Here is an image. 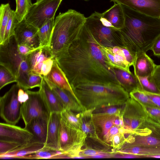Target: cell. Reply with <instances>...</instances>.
<instances>
[{
	"instance_id": "5bb4252c",
	"label": "cell",
	"mask_w": 160,
	"mask_h": 160,
	"mask_svg": "<svg viewBox=\"0 0 160 160\" xmlns=\"http://www.w3.org/2000/svg\"><path fill=\"white\" fill-rule=\"evenodd\" d=\"M139 12L160 18V0H110Z\"/></svg>"
},
{
	"instance_id": "9a60e30c",
	"label": "cell",
	"mask_w": 160,
	"mask_h": 160,
	"mask_svg": "<svg viewBox=\"0 0 160 160\" xmlns=\"http://www.w3.org/2000/svg\"><path fill=\"white\" fill-rule=\"evenodd\" d=\"M61 118V113H50L48 121L47 139L45 147L60 151L59 139Z\"/></svg>"
},
{
	"instance_id": "e0dca14e",
	"label": "cell",
	"mask_w": 160,
	"mask_h": 160,
	"mask_svg": "<svg viewBox=\"0 0 160 160\" xmlns=\"http://www.w3.org/2000/svg\"><path fill=\"white\" fill-rule=\"evenodd\" d=\"M48 120L42 118H35L25 125V128L33 136L30 142L45 145L47 139Z\"/></svg>"
},
{
	"instance_id": "d590c367",
	"label": "cell",
	"mask_w": 160,
	"mask_h": 160,
	"mask_svg": "<svg viewBox=\"0 0 160 160\" xmlns=\"http://www.w3.org/2000/svg\"><path fill=\"white\" fill-rule=\"evenodd\" d=\"M129 94L130 98L142 106L156 107L148 96L142 90L139 89L134 90L130 92Z\"/></svg>"
},
{
	"instance_id": "cb8c5ba5",
	"label": "cell",
	"mask_w": 160,
	"mask_h": 160,
	"mask_svg": "<svg viewBox=\"0 0 160 160\" xmlns=\"http://www.w3.org/2000/svg\"><path fill=\"white\" fill-rule=\"evenodd\" d=\"M44 77L58 87L70 92L77 100L72 87L65 73L55 59L51 71L46 76Z\"/></svg>"
},
{
	"instance_id": "f35d334b",
	"label": "cell",
	"mask_w": 160,
	"mask_h": 160,
	"mask_svg": "<svg viewBox=\"0 0 160 160\" xmlns=\"http://www.w3.org/2000/svg\"><path fill=\"white\" fill-rule=\"evenodd\" d=\"M43 79V76L30 72L28 76L27 90L36 87L39 88L42 84Z\"/></svg>"
},
{
	"instance_id": "d6a6232c",
	"label": "cell",
	"mask_w": 160,
	"mask_h": 160,
	"mask_svg": "<svg viewBox=\"0 0 160 160\" xmlns=\"http://www.w3.org/2000/svg\"><path fill=\"white\" fill-rule=\"evenodd\" d=\"M81 112L76 114L70 109H65L61 114L62 118L67 123L81 130Z\"/></svg>"
},
{
	"instance_id": "ffe728a7",
	"label": "cell",
	"mask_w": 160,
	"mask_h": 160,
	"mask_svg": "<svg viewBox=\"0 0 160 160\" xmlns=\"http://www.w3.org/2000/svg\"><path fill=\"white\" fill-rule=\"evenodd\" d=\"M156 65L146 52H137L133 65L134 74L138 77H144L152 75Z\"/></svg>"
},
{
	"instance_id": "1f68e13d",
	"label": "cell",
	"mask_w": 160,
	"mask_h": 160,
	"mask_svg": "<svg viewBox=\"0 0 160 160\" xmlns=\"http://www.w3.org/2000/svg\"><path fill=\"white\" fill-rule=\"evenodd\" d=\"M9 3L2 4L0 7V44L4 40L5 30L12 11Z\"/></svg>"
},
{
	"instance_id": "8d00e7d4",
	"label": "cell",
	"mask_w": 160,
	"mask_h": 160,
	"mask_svg": "<svg viewBox=\"0 0 160 160\" xmlns=\"http://www.w3.org/2000/svg\"><path fill=\"white\" fill-rule=\"evenodd\" d=\"M0 66V89L5 86L17 81L15 77L7 69L2 65Z\"/></svg>"
},
{
	"instance_id": "74e56055",
	"label": "cell",
	"mask_w": 160,
	"mask_h": 160,
	"mask_svg": "<svg viewBox=\"0 0 160 160\" xmlns=\"http://www.w3.org/2000/svg\"><path fill=\"white\" fill-rule=\"evenodd\" d=\"M19 22L16 17L15 11L12 10L5 30L3 42L8 39L11 36L14 35L15 28Z\"/></svg>"
},
{
	"instance_id": "30bf717a",
	"label": "cell",
	"mask_w": 160,
	"mask_h": 160,
	"mask_svg": "<svg viewBox=\"0 0 160 160\" xmlns=\"http://www.w3.org/2000/svg\"><path fill=\"white\" fill-rule=\"evenodd\" d=\"M62 0H40L32 4L25 18L38 29L55 17Z\"/></svg>"
},
{
	"instance_id": "4fadbf2b",
	"label": "cell",
	"mask_w": 160,
	"mask_h": 160,
	"mask_svg": "<svg viewBox=\"0 0 160 160\" xmlns=\"http://www.w3.org/2000/svg\"><path fill=\"white\" fill-rule=\"evenodd\" d=\"M33 137V135L25 128L7 123H0V140L23 145L30 142Z\"/></svg>"
},
{
	"instance_id": "816d5d0a",
	"label": "cell",
	"mask_w": 160,
	"mask_h": 160,
	"mask_svg": "<svg viewBox=\"0 0 160 160\" xmlns=\"http://www.w3.org/2000/svg\"><path fill=\"white\" fill-rule=\"evenodd\" d=\"M18 97L19 101L23 103L28 100L29 96L26 91L20 87L18 91Z\"/></svg>"
},
{
	"instance_id": "d6986e66",
	"label": "cell",
	"mask_w": 160,
	"mask_h": 160,
	"mask_svg": "<svg viewBox=\"0 0 160 160\" xmlns=\"http://www.w3.org/2000/svg\"><path fill=\"white\" fill-rule=\"evenodd\" d=\"M126 135V141L123 145L160 146V128L152 131L151 134L147 135H140L133 134Z\"/></svg>"
},
{
	"instance_id": "44dd1931",
	"label": "cell",
	"mask_w": 160,
	"mask_h": 160,
	"mask_svg": "<svg viewBox=\"0 0 160 160\" xmlns=\"http://www.w3.org/2000/svg\"><path fill=\"white\" fill-rule=\"evenodd\" d=\"M102 48L112 68L131 72L129 69L130 66L126 60L121 47L103 46Z\"/></svg>"
},
{
	"instance_id": "7a4b0ae2",
	"label": "cell",
	"mask_w": 160,
	"mask_h": 160,
	"mask_svg": "<svg viewBox=\"0 0 160 160\" xmlns=\"http://www.w3.org/2000/svg\"><path fill=\"white\" fill-rule=\"evenodd\" d=\"M125 18L124 25L120 30V41L132 52H146L151 50L160 35V18L139 12L122 5Z\"/></svg>"
},
{
	"instance_id": "484cf974",
	"label": "cell",
	"mask_w": 160,
	"mask_h": 160,
	"mask_svg": "<svg viewBox=\"0 0 160 160\" xmlns=\"http://www.w3.org/2000/svg\"><path fill=\"white\" fill-rule=\"evenodd\" d=\"M101 16L114 28L120 30L124 26L125 18L121 4L116 3L110 8L101 13Z\"/></svg>"
},
{
	"instance_id": "5b68a950",
	"label": "cell",
	"mask_w": 160,
	"mask_h": 160,
	"mask_svg": "<svg viewBox=\"0 0 160 160\" xmlns=\"http://www.w3.org/2000/svg\"><path fill=\"white\" fill-rule=\"evenodd\" d=\"M18 45L14 35L0 44V65L10 72L15 77L16 83L26 90L31 71L28 56L19 53Z\"/></svg>"
},
{
	"instance_id": "6da1fadb",
	"label": "cell",
	"mask_w": 160,
	"mask_h": 160,
	"mask_svg": "<svg viewBox=\"0 0 160 160\" xmlns=\"http://www.w3.org/2000/svg\"><path fill=\"white\" fill-rule=\"evenodd\" d=\"M103 46L84 24L79 38L55 58L72 87L89 82L120 85Z\"/></svg>"
},
{
	"instance_id": "9c48e42d",
	"label": "cell",
	"mask_w": 160,
	"mask_h": 160,
	"mask_svg": "<svg viewBox=\"0 0 160 160\" xmlns=\"http://www.w3.org/2000/svg\"><path fill=\"white\" fill-rule=\"evenodd\" d=\"M20 87L17 83L0 98V115L8 123L15 125L22 117V103L18 100Z\"/></svg>"
},
{
	"instance_id": "836d02e7",
	"label": "cell",
	"mask_w": 160,
	"mask_h": 160,
	"mask_svg": "<svg viewBox=\"0 0 160 160\" xmlns=\"http://www.w3.org/2000/svg\"><path fill=\"white\" fill-rule=\"evenodd\" d=\"M142 91L149 92L160 94V90L154 81L152 75L138 77Z\"/></svg>"
},
{
	"instance_id": "bcb514c9",
	"label": "cell",
	"mask_w": 160,
	"mask_h": 160,
	"mask_svg": "<svg viewBox=\"0 0 160 160\" xmlns=\"http://www.w3.org/2000/svg\"><path fill=\"white\" fill-rule=\"evenodd\" d=\"M55 60V57H52L48 58L43 62L41 70L42 76H46L50 72Z\"/></svg>"
},
{
	"instance_id": "d4e9b609",
	"label": "cell",
	"mask_w": 160,
	"mask_h": 160,
	"mask_svg": "<svg viewBox=\"0 0 160 160\" xmlns=\"http://www.w3.org/2000/svg\"><path fill=\"white\" fill-rule=\"evenodd\" d=\"M118 153L133 154L140 157H160V146H134L123 145L115 151Z\"/></svg>"
},
{
	"instance_id": "4dcf8cb0",
	"label": "cell",
	"mask_w": 160,
	"mask_h": 160,
	"mask_svg": "<svg viewBox=\"0 0 160 160\" xmlns=\"http://www.w3.org/2000/svg\"><path fill=\"white\" fill-rule=\"evenodd\" d=\"M63 152L59 150L53 149L44 146L35 152L23 157L22 159H56Z\"/></svg>"
},
{
	"instance_id": "ee69618b",
	"label": "cell",
	"mask_w": 160,
	"mask_h": 160,
	"mask_svg": "<svg viewBox=\"0 0 160 160\" xmlns=\"http://www.w3.org/2000/svg\"><path fill=\"white\" fill-rule=\"evenodd\" d=\"M21 145L17 143L0 140V156L12 151Z\"/></svg>"
},
{
	"instance_id": "ac0fdd59",
	"label": "cell",
	"mask_w": 160,
	"mask_h": 160,
	"mask_svg": "<svg viewBox=\"0 0 160 160\" xmlns=\"http://www.w3.org/2000/svg\"><path fill=\"white\" fill-rule=\"evenodd\" d=\"M52 57L55 56L49 46L40 47L36 48L28 55L31 72L42 75L41 70L43 62Z\"/></svg>"
},
{
	"instance_id": "52a82bcc",
	"label": "cell",
	"mask_w": 160,
	"mask_h": 160,
	"mask_svg": "<svg viewBox=\"0 0 160 160\" xmlns=\"http://www.w3.org/2000/svg\"><path fill=\"white\" fill-rule=\"evenodd\" d=\"M87 136L81 130L74 128L61 118L59 134L60 150L67 158H83L79 156L86 144Z\"/></svg>"
},
{
	"instance_id": "277c9868",
	"label": "cell",
	"mask_w": 160,
	"mask_h": 160,
	"mask_svg": "<svg viewBox=\"0 0 160 160\" xmlns=\"http://www.w3.org/2000/svg\"><path fill=\"white\" fill-rule=\"evenodd\" d=\"M86 19L83 14L72 9L56 17L49 46L55 58L79 38Z\"/></svg>"
},
{
	"instance_id": "f5cc1de1",
	"label": "cell",
	"mask_w": 160,
	"mask_h": 160,
	"mask_svg": "<svg viewBox=\"0 0 160 160\" xmlns=\"http://www.w3.org/2000/svg\"><path fill=\"white\" fill-rule=\"evenodd\" d=\"M36 0V2H38V1L40 0Z\"/></svg>"
},
{
	"instance_id": "c3c4849f",
	"label": "cell",
	"mask_w": 160,
	"mask_h": 160,
	"mask_svg": "<svg viewBox=\"0 0 160 160\" xmlns=\"http://www.w3.org/2000/svg\"><path fill=\"white\" fill-rule=\"evenodd\" d=\"M144 92L148 96L156 107L160 109V94Z\"/></svg>"
},
{
	"instance_id": "7bdbcfd3",
	"label": "cell",
	"mask_w": 160,
	"mask_h": 160,
	"mask_svg": "<svg viewBox=\"0 0 160 160\" xmlns=\"http://www.w3.org/2000/svg\"><path fill=\"white\" fill-rule=\"evenodd\" d=\"M125 141V134L119 132L113 137L110 143L111 147L113 148V151L115 152L124 144Z\"/></svg>"
},
{
	"instance_id": "7402d4cb",
	"label": "cell",
	"mask_w": 160,
	"mask_h": 160,
	"mask_svg": "<svg viewBox=\"0 0 160 160\" xmlns=\"http://www.w3.org/2000/svg\"><path fill=\"white\" fill-rule=\"evenodd\" d=\"M43 77L49 87L58 96L65 109L79 112L85 110L70 92L58 87L45 77L43 76Z\"/></svg>"
},
{
	"instance_id": "f6af8a7d",
	"label": "cell",
	"mask_w": 160,
	"mask_h": 160,
	"mask_svg": "<svg viewBox=\"0 0 160 160\" xmlns=\"http://www.w3.org/2000/svg\"><path fill=\"white\" fill-rule=\"evenodd\" d=\"M123 106H111L107 107L95 109L93 113L104 112L110 114H119Z\"/></svg>"
},
{
	"instance_id": "7dc6e473",
	"label": "cell",
	"mask_w": 160,
	"mask_h": 160,
	"mask_svg": "<svg viewBox=\"0 0 160 160\" xmlns=\"http://www.w3.org/2000/svg\"><path fill=\"white\" fill-rule=\"evenodd\" d=\"M36 48L24 44H18V49L20 54L24 56H27L32 52Z\"/></svg>"
},
{
	"instance_id": "f907efd6",
	"label": "cell",
	"mask_w": 160,
	"mask_h": 160,
	"mask_svg": "<svg viewBox=\"0 0 160 160\" xmlns=\"http://www.w3.org/2000/svg\"><path fill=\"white\" fill-rule=\"evenodd\" d=\"M151 50L152 51L155 56L160 57V35L154 42Z\"/></svg>"
},
{
	"instance_id": "60d3db41",
	"label": "cell",
	"mask_w": 160,
	"mask_h": 160,
	"mask_svg": "<svg viewBox=\"0 0 160 160\" xmlns=\"http://www.w3.org/2000/svg\"><path fill=\"white\" fill-rule=\"evenodd\" d=\"M126 132L125 130L120 126L114 125L109 130L103 138V141L109 146L111 147V141L114 135L119 132Z\"/></svg>"
},
{
	"instance_id": "681fc988",
	"label": "cell",
	"mask_w": 160,
	"mask_h": 160,
	"mask_svg": "<svg viewBox=\"0 0 160 160\" xmlns=\"http://www.w3.org/2000/svg\"><path fill=\"white\" fill-rule=\"evenodd\" d=\"M152 77L160 90V65H156Z\"/></svg>"
},
{
	"instance_id": "83f0119b",
	"label": "cell",
	"mask_w": 160,
	"mask_h": 160,
	"mask_svg": "<svg viewBox=\"0 0 160 160\" xmlns=\"http://www.w3.org/2000/svg\"><path fill=\"white\" fill-rule=\"evenodd\" d=\"M44 144L38 143L29 142L21 145L12 151L0 156V159L19 158L35 152L42 149Z\"/></svg>"
},
{
	"instance_id": "b9f144b4",
	"label": "cell",
	"mask_w": 160,
	"mask_h": 160,
	"mask_svg": "<svg viewBox=\"0 0 160 160\" xmlns=\"http://www.w3.org/2000/svg\"><path fill=\"white\" fill-rule=\"evenodd\" d=\"M142 106L148 117L160 125V109L151 106Z\"/></svg>"
},
{
	"instance_id": "7c38bea8",
	"label": "cell",
	"mask_w": 160,
	"mask_h": 160,
	"mask_svg": "<svg viewBox=\"0 0 160 160\" xmlns=\"http://www.w3.org/2000/svg\"><path fill=\"white\" fill-rule=\"evenodd\" d=\"M14 35L18 44L26 45L34 48L40 47L38 29L28 22L25 18L17 25Z\"/></svg>"
},
{
	"instance_id": "4316f807",
	"label": "cell",
	"mask_w": 160,
	"mask_h": 160,
	"mask_svg": "<svg viewBox=\"0 0 160 160\" xmlns=\"http://www.w3.org/2000/svg\"><path fill=\"white\" fill-rule=\"evenodd\" d=\"M114 70L121 85L129 93L136 89L142 90L139 79L134 74L118 68H114Z\"/></svg>"
},
{
	"instance_id": "db71d44e",
	"label": "cell",
	"mask_w": 160,
	"mask_h": 160,
	"mask_svg": "<svg viewBox=\"0 0 160 160\" xmlns=\"http://www.w3.org/2000/svg\"><path fill=\"white\" fill-rule=\"evenodd\" d=\"M84 0L87 1V0Z\"/></svg>"
},
{
	"instance_id": "ab89813d",
	"label": "cell",
	"mask_w": 160,
	"mask_h": 160,
	"mask_svg": "<svg viewBox=\"0 0 160 160\" xmlns=\"http://www.w3.org/2000/svg\"><path fill=\"white\" fill-rule=\"evenodd\" d=\"M114 152L109 151L104 149H94L88 146H86L82 149L79 153V156L83 158H90L91 157L102 153H107Z\"/></svg>"
},
{
	"instance_id": "ba28073f",
	"label": "cell",
	"mask_w": 160,
	"mask_h": 160,
	"mask_svg": "<svg viewBox=\"0 0 160 160\" xmlns=\"http://www.w3.org/2000/svg\"><path fill=\"white\" fill-rule=\"evenodd\" d=\"M86 26L105 47H120V30L112 27L101 16V13L95 12L86 18Z\"/></svg>"
},
{
	"instance_id": "8fae6325",
	"label": "cell",
	"mask_w": 160,
	"mask_h": 160,
	"mask_svg": "<svg viewBox=\"0 0 160 160\" xmlns=\"http://www.w3.org/2000/svg\"><path fill=\"white\" fill-rule=\"evenodd\" d=\"M25 91L29 97L22 106V118L25 124L35 118L48 119L50 113L39 90L37 91Z\"/></svg>"
},
{
	"instance_id": "8992f818",
	"label": "cell",
	"mask_w": 160,
	"mask_h": 160,
	"mask_svg": "<svg viewBox=\"0 0 160 160\" xmlns=\"http://www.w3.org/2000/svg\"><path fill=\"white\" fill-rule=\"evenodd\" d=\"M127 134L147 135L160 128V125L148 117L143 106L130 97L121 112Z\"/></svg>"
},
{
	"instance_id": "2e32d148",
	"label": "cell",
	"mask_w": 160,
	"mask_h": 160,
	"mask_svg": "<svg viewBox=\"0 0 160 160\" xmlns=\"http://www.w3.org/2000/svg\"><path fill=\"white\" fill-rule=\"evenodd\" d=\"M120 114H110L104 112L93 113L92 120L96 132L103 145L105 147L109 146L103 141V138L114 125L117 117Z\"/></svg>"
},
{
	"instance_id": "f546056e",
	"label": "cell",
	"mask_w": 160,
	"mask_h": 160,
	"mask_svg": "<svg viewBox=\"0 0 160 160\" xmlns=\"http://www.w3.org/2000/svg\"><path fill=\"white\" fill-rule=\"evenodd\" d=\"M54 18L49 20L38 29L40 47L49 46L54 26Z\"/></svg>"
},
{
	"instance_id": "e575fe53",
	"label": "cell",
	"mask_w": 160,
	"mask_h": 160,
	"mask_svg": "<svg viewBox=\"0 0 160 160\" xmlns=\"http://www.w3.org/2000/svg\"><path fill=\"white\" fill-rule=\"evenodd\" d=\"M16 8L15 12L17 18L20 22L26 17L32 5L31 0H15Z\"/></svg>"
},
{
	"instance_id": "3957f363",
	"label": "cell",
	"mask_w": 160,
	"mask_h": 160,
	"mask_svg": "<svg viewBox=\"0 0 160 160\" xmlns=\"http://www.w3.org/2000/svg\"><path fill=\"white\" fill-rule=\"evenodd\" d=\"M78 102L85 110L123 105L130 97L120 84L89 82L72 87Z\"/></svg>"
},
{
	"instance_id": "f1b7e54d",
	"label": "cell",
	"mask_w": 160,
	"mask_h": 160,
	"mask_svg": "<svg viewBox=\"0 0 160 160\" xmlns=\"http://www.w3.org/2000/svg\"><path fill=\"white\" fill-rule=\"evenodd\" d=\"M95 109H86L81 112V130L88 137L102 145L96 132L92 120V115Z\"/></svg>"
},
{
	"instance_id": "603a6c76",
	"label": "cell",
	"mask_w": 160,
	"mask_h": 160,
	"mask_svg": "<svg viewBox=\"0 0 160 160\" xmlns=\"http://www.w3.org/2000/svg\"><path fill=\"white\" fill-rule=\"evenodd\" d=\"M39 90L50 113H61L65 109L58 96L50 88L44 79Z\"/></svg>"
}]
</instances>
